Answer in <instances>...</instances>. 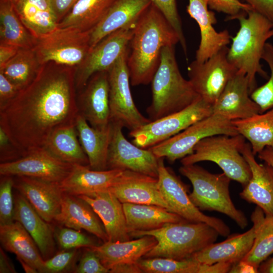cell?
<instances>
[{
    "label": "cell",
    "instance_id": "6da1fadb",
    "mask_svg": "<svg viewBox=\"0 0 273 273\" xmlns=\"http://www.w3.org/2000/svg\"><path fill=\"white\" fill-rule=\"evenodd\" d=\"M75 71L54 62L43 64L34 80L0 109V126L21 157L43 148L57 128L75 123Z\"/></svg>",
    "mask_w": 273,
    "mask_h": 273
},
{
    "label": "cell",
    "instance_id": "7a4b0ae2",
    "mask_svg": "<svg viewBox=\"0 0 273 273\" xmlns=\"http://www.w3.org/2000/svg\"><path fill=\"white\" fill-rule=\"evenodd\" d=\"M179 42L177 33L151 3L137 21L130 42L127 65L133 86L151 82L159 66L162 49Z\"/></svg>",
    "mask_w": 273,
    "mask_h": 273
},
{
    "label": "cell",
    "instance_id": "3957f363",
    "mask_svg": "<svg viewBox=\"0 0 273 273\" xmlns=\"http://www.w3.org/2000/svg\"><path fill=\"white\" fill-rule=\"evenodd\" d=\"M235 20L239 21L240 28L232 37L228 59L238 70L246 73L251 94L256 88V74L268 77L260 60L267 40L273 37V24L254 11L242 13Z\"/></svg>",
    "mask_w": 273,
    "mask_h": 273
},
{
    "label": "cell",
    "instance_id": "277c9868",
    "mask_svg": "<svg viewBox=\"0 0 273 273\" xmlns=\"http://www.w3.org/2000/svg\"><path fill=\"white\" fill-rule=\"evenodd\" d=\"M151 83L152 102L147 112L151 121L178 112L200 97L180 72L174 46L162 49L160 64Z\"/></svg>",
    "mask_w": 273,
    "mask_h": 273
},
{
    "label": "cell",
    "instance_id": "5b68a950",
    "mask_svg": "<svg viewBox=\"0 0 273 273\" xmlns=\"http://www.w3.org/2000/svg\"><path fill=\"white\" fill-rule=\"evenodd\" d=\"M129 235L135 238L152 236L156 239L157 244L145 255V258L164 257L175 260L191 258L215 243L219 235L206 223L187 220L167 223L157 229L133 232Z\"/></svg>",
    "mask_w": 273,
    "mask_h": 273
},
{
    "label": "cell",
    "instance_id": "8992f818",
    "mask_svg": "<svg viewBox=\"0 0 273 273\" xmlns=\"http://www.w3.org/2000/svg\"><path fill=\"white\" fill-rule=\"evenodd\" d=\"M179 171L191 181L193 191L189 197L201 211L221 213L241 229L247 226L246 215L235 207L231 199L229 186L232 179L224 172L212 173L196 164L182 165Z\"/></svg>",
    "mask_w": 273,
    "mask_h": 273
},
{
    "label": "cell",
    "instance_id": "52a82bcc",
    "mask_svg": "<svg viewBox=\"0 0 273 273\" xmlns=\"http://www.w3.org/2000/svg\"><path fill=\"white\" fill-rule=\"evenodd\" d=\"M242 135L218 134L206 138L194 147L193 154L181 159L182 165L194 164L201 161L215 163L229 177L245 187L251 171L241 149L245 143Z\"/></svg>",
    "mask_w": 273,
    "mask_h": 273
},
{
    "label": "cell",
    "instance_id": "ba28073f",
    "mask_svg": "<svg viewBox=\"0 0 273 273\" xmlns=\"http://www.w3.org/2000/svg\"><path fill=\"white\" fill-rule=\"evenodd\" d=\"M90 31L74 27H59L37 37L33 48L41 65L49 62L75 67L90 51Z\"/></svg>",
    "mask_w": 273,
    "mask_h": 273
},
{
    "label": "cell",
    "instance_id": "9c48e42d",
    "mask_svg": "<svg viewBox=\"0 0 273 273\" xmlns=\"http://www.w3.org/2000/svg\"><path fill=\"white\" fill-rule=\"evenodd\" d=\"M238 134L232 120L212 113L179 133L149 149L157 158H165L169 162H174L193 154L195 146L206 138L218 134Z\"/></svg>",
    "mask_w": 273,
    "mask_h": 273
},
{
    "label": "cell",
    "instance_id": "30bf717a",
    "mask_svg": "<svg viewBox=\"0 0 273 273\" xmlns=\"http://www.w3.org/2000/svg\"><path fill=\"white\" fill-rule=\"evenodd\" d=\"M212 114V105L199 97L185 109L151 121L130 131L132 143L144 149L150 148L179 133L193 123Z\"/></svg>",
    "mask_w": 273,
    "mask_h": 273
},
{
    "label": "cell",
    "instance_id": "8fae6325",
    "mask_svg": "<svg viewBox=\"0 0 273 273\" xmlns=\"http://www.w3.org/2000/svg\"><path fill=\"white\" fill-rule=\"evenodd\" d=\"M128 51L123 54L108 71L109 103L110 122H118L132 131L151 120L141 114L132 98L127 65Z\"/></svg>",
    "mask_w": 273,
    "mask_h": 273
},
{
    "label": "cell",
    "instance_id": "7c38bea8",
    "mask_svg": "<svg viewBox=\"0 0 273 273\" xmlns=\"http://www.w3.org/2000/svg\"><path fill=\"white\" fill-rule=\"evenodd\" d=\"M163 159L159 161L158 186L171 212L188 221L206 223L220 236H229L230 229L223 220L205 215L192 203L185 185L165 166Z\"/></svg>",
    "mask_w": 273,
    "mask_h": 273
},
{
    "label": "cell",
    "instance_id": "4fadbf2b",
    "mask_svg": "<svg viewBox=\"0 0 273 273\" xmlns=\"http://www.w3.org/2000/svg\"><path fill=\"white\" fill-rule=\"evenodd\" d=\"M228 51L224 47L204 62L195 60L188 67L189 80L195 91L212 106L238 70L229 61Z\"/></svg>",
    "mask_w": 273,
    "mask_h": 273
},
{
    "label": "cell",
    "instance_id": "5bb4252c",
    "mask_svg": "<svg viewBox=\"0 0 273 273\" xmlns=\"http://www.w3.org/2000/svg\"><path fill=\"white\" fill-rule=\"evenodd\" d=\"M107 169L128 170L157 178L159 159L150 149L139 147L129 142L122 132L123 126L111 121Z\"/></svg>",
    "mask_w": 273,
    "mask_h": 273
},
{
    "label": "cell",
    "instance_id": "9a60e30c",
    "mask_svg": "<svg viewBox=\"0 0 273 273\" xmlns=\"http://www.w3.org/2000/svg\"><path fill=\"white\" fill-rule=\"evenodd\" d=\"M134 28L117 30L90 50L82 63L76 68V88L82 89L96 73L108 72L119 58L128 51Z\"/></svg>",
    "mask_w": 273,
    "mask_h": 273
},
{
    "label": "cell",
    "instance_id": "2e32d148",
    "mask_svg": "<svg viewBox=\"0 0 273 273\" xmlns=\"http://www.w3.org/2000/svg\"><path fill=\"white\" fill-rule=\"evenodd\" d=\"M73 165L43 147L15 161L1 163L0 174L31 177L60 184L70 172Z\"/></svg>",
    "mask_w": 273,
    "mask_h": 273
},
{
    "label": "cell",
    "instance_id": "e0dca14e",
    "mask_svg": "<svg viewBox=\"0 0 273 273\" xmlns=\"http://www.w3.org/2000/svg\"><path fill=\"white\" fill-rule=\"evenodd\" d=\"M212 107V113L232 121L261 113L259 106L250 97L248 77L240 70L229 81Z\"/></svg>",
    "mask_w": 273,
    "mask_h": 273
},
{
    "label": "cell",
    "instance_id": "ac0fdd59",
    "mask_svg": "<svg viewBox=\"0 0 273 273\" xmlns=\"http://www.w3.org/2000/svg\"><path fill=\"white\" fill-rule=\"evenodd\" d=\"M82 89L77 99L79 113L93 127H107L110 123L108 72L94 74Z\"/></svg>",
    "mask_w": 273,
    "mask_h": 273
},
{
    "label": "cell",
    "instance_id": "d6986e66",
    "mask_svg": "<svg viewBox=\"0 0 273 273\" xmlns=\"http://www.w3.org/2000/svg\"><path fill=\"white\" fill-rule=\"evenodd\" d=\"M108 190L122 203L153 205L171 212L159 191L157 178L123 170Z\"/></svg>",
    "mask_w": 273,
    "mask_h": 273
},
{
    "label": "cell",
    "instance_id": "ffe728a7",
    "mask_svg": "<svg viewBox=\"0 0 273 273\" xmlns=\"http://www.w3.org/2000/svg\"><path fill=\"white\" fill-rule=\"evenodd\" d=\"M14 177V188L27 199L39 215L49 223L56 221L64 195L60 183L24 176Z\"/></svg>",
    "mask_w": 273,
    "mask_h": 273
},
{
    "label": "cell",
    "instance_id": "44dd1931",
    "mask_svg": "<svg viewBox=\"0 0 273 273\" xmlns=\"http://www.w3.org/2000/svg\"><path fill=\"white\" fill-rule=\"evenodd\" d=\"M241 153L251 171V178L240 193L241 198L260 207L265 214L273 215V167L268 163H258L250 144L245 143Z\"/></svg>",
    "mask_w": 273,
    "mask_h": 273
},
{
    "label": "cell",
    "instance_id": "7402d4cb",
    "mask_svg": "<svg viewBox=\"0 0 273 273\" xmlns=\"http://www.w3.org/2000/svg\"><path fill=\"white\" fill-rule=\"evenodd\" d=\"M209 0H189L187 11L198 24L201 39L195 60L203 63L227 46L232 38L228 30L217 32L213 25L217 23L215 14L208 10Z\"/></svg>",
    "mask_w": 273,
    "mask_h": 273
},
{
    "label": "cell",
    "instance_id": "603a6c76",
    "mask_svg": "<svg viewBox=\"0 0 273 273\" xmlns=\"http://www.w3.org/2000/svg\"><path fill=\"white\" fill-rule=\"evenodd\" d=\"M151 3L150 0H114L103 18L90 31V49L117 30L134 28Z\"/></svg>",
    "mask_w": 273,
    "mask_h": 273
},
{
    "label": "cell",
    "instance_id": "cb8c5ba5",
    "mask_svg": "<svg viewBox=\"0 0 273 273\" xmlns=\"http://www.w3.org/2000/svg\"><path fill=\"white\" fill-rule=\"evenodd\" d=\"M78 197L91 206L101 219L108 241L130 240L122 203L109 190Z\"/></svg>",
    "mask_w": 273,
    "mask_h": 273
},
{
    "label": "cell",
    "instance_id": "d4e9b609",
    "mask_svg": "<svg viewBox=\"0 0 273 273\" xmlns=\"http://www.w3.org/2000/svg\"><path fill=\"white\" fill-rule=\"evenodd\" d=\"M14 220L20 222L31 236L44 260L53 256L55 231L19 192L14 195Z\"/></svg>",
    "mask_w": 273,
    "mask_h": 273
},
{
    "label": "cell",
    "instance_id": "484cf974",
    "mask_svg": "<svg viewBox=\"0 0 273 273\" xmlns=\"http://www.w3.org/2000/svg\"><path fill=\"white\" fill-rule=\"evenodd\" d=\"M152 236H144L126 241H107L89 248L99 257L110 272L112 268L125 264L138 263L157 244Z\"/></svg>",
    "mask_w": 273,
    "mask_h": 273
},
{
    "label": "cell",
    "instance_id": "4316f807",
    "mask_svg": "<svg viewBox=\"0 0 273 273\" xmlns=\"http://www.w3.org/2000/svg\"><path fill=\"white\" fill-rule=\"evenodd\" d=\"M55 221L66 227L85 230L103 242L108 241L103 224L98 215L78 196L64 193L60 212Z\"/></svg>",
    "mask_w": 273,
    "mask_h": 273
},
{
    "label": "cell",
    "instance_id": "83f0119b",
    "mask_svg": "<svg viewBox=\"0 0 273 273\" xmlns=\"http://www.w3.org/2000/svg\"><path fill=\"white\" fill-rule=\"evenodd\" d=\"M123 170H96L89 166L74 164L69 174L60 184L65 194L87 195L108 190Z\"/></svg>",
    "mask_w": 273,
    "mask_h": 273
},
{
    "label": "cell",
    "instance_id": "f1b7e54d",
    "mask_svg": "<svg viewBox=\"0 0 273 273\" xmlns=\"http://www.w3.org/2000/svg\"><path fill=\"white\" fill-rule=\"evenodd\" d=\"M256 225L242 234H235L225 240L213 243L194 254L191 258L203 264L218 262L233 264L242 260L251 249L256 235Z\"/></svg>",
    "mask_w": 273,
    "mask_h": 273
},
{
    "label": "cell",
    "instance_id": "f546056e",
    "mask_svg": "<svg viewBox=\"0 0 273 273\" xmlns=\"http://www.w3.org/2000/svg\"><path fill=\"white\" fill-rule=\"evenodd\" d=\"M79 141L92 169H107L108 151L111 134V124L104 129L95 128L79 113L75 121Z\"/></svg>",
    "mask_w": 273,
    "mask_h": 273
},
{
    "label": "cell",
    "instance_id": "4dcf8cb0",
    "mask_svg": "<svg viewBox=\"0 0 273 273\" xmlns=\"http://www.w3.org/2000/svg\"><path fill=\"white\" fill-rule=\"evenodd\" d=\"M0 241L6 250L41 272L44 260L34 240L20 222L14 220L0 225Z\"/></svg>",
    "mask_w": 273,
    "mask_h": 273
},
{
    "label": "cell",
    "instance_id": "1f68e13d",
    "mask_svg": "<svg viewBox=\"0 0 273 273\" xmlns=\"http://www.w3.org/2000/svg\"><path fill=\"white\" fill-rule=\"evenodd\" d=\"M14 5L20 19L36 38L58 27L52 0H18Z\"/></svg>",
    "mask_w": 273,
    "mask_h": 273
},
{
    "label": "cell",
    "instance_id": "d6a6232c",
    "mask_svg": "<svg viewBox=\"0 0 273 273\" xmlns=\"http://www.w3.org/2000/svg\"><path fill=\"white\" fill-rule=\"evenodd\" d=\"M129 233L160 228L167 223L186 220L166 209L153 205L122 203Z\"/></svg>",
    "mask_w": 273,
    "mask_h": 273
},
{
    "label": "cell",
    "instance_id": "836d02e7",
    "mask_svg": "<svg viewBox=\"0 0 273 273\" xmlns=\"http://www.w3.org/2000/svg\"><path fill=\"white\" fill-rule=\"evenodd\" d=\"M61 160L71 164L89 165L88 158L78 139L75 123L54 130L43 147Z\"/></svg>",
    "mask_w": 273,
    "mask_h": 273
},
{
    "label": "cell",
    "instance_id": "e575fe53",
    "mask_svg": "<svg viewBox=\"0 0 273 273\" xmlns=\"http://www.w3.org/2000/svg\"><path fill=\"white\" fill-rule=\"evenodd\" d=\"M232 122L238 133L249 142L255 155L266 147L273 149V108L264 113Z\"/></svg>",
    "mask_w": 273,
    "mask_h": 273
},
{
    "label": "cell",
    "instance_id": "d590c367",
    "mask_svg": "<svg viewBox=\"0 0 273 273\" xmlns=\"http://www.w3.org/2000/svg\"><path fill=\"white\" fill-rule=\"evenodd\" d=\"M36 39L19 18L13 3L10 0H1V43L29 49L33 48Z\"/></svg>",
    "mask_w": 273,
    "mask_h": 273
},
{
    "label": "cell",
    "instance_id": "8d00e7d4",
    "mask_svg": "<svg viewBox=\"0 0 273 273\" xmlns=\"http://www.w3.org/2000/svg\"><path fill=\"white\" fill-rule=\"evenodd\" d=\"M114 0H78L59 22V27H74L83 31L93 29Z\"/></svg>",
    "mask_w": 273,
    "mask_h": 273
},
{
    "label": "cell",
    "instance_id": "74e56055",
    "mask_svg": "<svg viewBox=\"0 0 273 273\" xmlns=\"http://www.w3.org/2000/svg\"><path fill=\"white\" fill-rule=\"evenodd\" d=\"M42 65L33 48H20L13 58L0 67V72L21 90L34 80Z\"/></svg>",
    "mask_w": 273,
    "mask_h": 273
},
{
    "label": "cell",
    "instance_id": "f35d334b",
    "mask_svg": "<svg viewBox=\"0 0 273 273\" xmlns=\"http://www.w3.org/2000/svg\"><path fill=\"white\" fill-rule=\"evenodd\" d=\"M251 219L256 225V235L251 249L242 260L259 267L273 253V215L265 214L256 206Z\"/></svg>",
    "mask_w": 273,
    "mask_h": 273
},
{
    "label": "cell",
    "instance_id": "ab89813d",
    "mask_svg": "<svg viewBox=\"0 0 273 273\" xmlns=\"http://www.w3.org/2000/svg\"><path fill=\"white\" fill-rule=\"evenodd\" d=\"M138 265L142 272L199 273L201 263L192 258L175 260L164 257L141 258Z\"/></svg>",
    "mask_w": 273,
    "mask_h": 273
},
{
    "label": "cell",
    "instance_id": "60d3db41",
    "mask_svg": "<svg viewBox=\"0 0 273 273\" xmlns=\"http://www.w3.org/2000/svg\"><path fill=\"white\" fill-rule=\"evenodd\" d=\"M262 59L268 65L270 76L262 86L256 88L251 94V99L259 106L261 113L273 108V45L267 42L265 44Z\"/></svg>",
    "mask_w": 273,
    "mask_h": 273
},
{
    "label": "cell",
    "instance_id": "b9f144b4",
    "mask_svg": "<svg viewBox=\"0 0 273 273\" xmlns=\"http://www.w3.org/2000/svg\"><path fill=\"white\" fill-rule=\"evenodd\" d=\"M12 176L2 175L0 181V225L14 221V195Z\"/></svg>",
    "mask_w": 273,
    "mask_h": 273
},
{
    "label": "cell",
    "instance_id": "7bdbcfd3",
    "mask_svg": "<svg viewBox=\"0 0 273 273\" xmlns=\"http://www.w3.org/2000/svg\"><path fill=\"white\" fill-rule=\"evenodd\" d=\"M55 238L61 248L64 250L89 248L96 245L95 241L80 231L68 227L58 229Z\"/></svg>",
    "mask_w": 273,
    "mask_h": 273
},
{
    "label": "cell",
    "instance_id": "ee69618b",
    "mask_svg": "<svg viewBox=\"0 0 273 273\" xmlns=\"http://www.w3.org/2000/svg\"><path fill=\"white\" fill-rule=\"evenodd\" d=\"M161 11L167 20L175 30L179 38V43L187 55L186 41L182 28L181 22L178 15L175 0H150Z\"/></svg>",
    "mask_w": 273,
    "mask_h": 273
},
{
    "label": "cell",
    "instance_id": "f6af8a7d",
    "mask_svg": "<svg viewBox=\"0 0 273 273\" xmlns=\"http://www.w3.org/2000/svg\"><path fill=\"white\" fill-rule=\"evenodd\" d=\"M78 248L65 250L44 260L41 273L67 272L73 266L78 255Z\"/></svg>",
    "mask_w": 273,
    "mask_h": 273
},
{
    "label": "cell",
    "instance_id": "bcb514c9",
    "mask_svg": "<svg viewBox=\"0 0 273 273\" xmlns=\"http://www.w3.org/2000/svg\"><path fill=\"white\" fill-rule=\"evenodd\" d=\"M208 7L212 10L228 15L226 20H235L240 14L253 11L249 5L239 0H209Z\"/></svg>",
    "mask_w": 273,
    "mask_h": 273
},
{
    "label": "cell",
    "instance_id": "7dc6e473",
    "mask_svg": "<svg viewBox=\"0 0 273 273\" xmlns=\"http://www.w3.org/2000/svg\"><path fill=\"white\" fill-rule=\"evenodd\" d=\"M81 256L74 272L76 273H107L109 269L101 261L96 254L89 248Z\"/></svg>",
    "mask_w": 273,
    "mask_h": 273
},
{
    "label": "cell",
    "instance_id": "c3c4849f",
    "mask_svg": "<svg viewBox=\"0 0 273 273\" xmlns=\"http://www.w3.org/2000/svg\"><path fill=\"white\" fill-rule=\"evenodd\" d=\"M1 162L15 161L21 158V154L6 131L0 126Z\"/></svg>",
    "mask_w": 273,
    "mask_h": 273
},
{
    "label": "cell",
    "instance_id": "681fc988",
    "mask_svg": "<svg viewBox=\"0 0 273 273\" xmlns=\"http://www.w3.org/2000/svg\"><path fill=\"white\" fill-rule=\"evenodd\" d=\"M20 89L0 72V109L12 100Z\"/></svg>",
    "mask_w": 273,
    "mask_h": 273
},
{
    "label": "cell",
    "instance_id": "f907efd6",
    "mask_svg": "<svg viewBox=\"0 0 273 273\" xmlns=\"http://www.w3.org/2000/svg\"><path fill=\"white\" fill-rule=\"evenodd\" d=\"M249 5L252 10L262 15L273 24V0H239Z\"/></svg>",
    "mask_w": 273,
    "mask_h": 273
},
{
    "label": "cell",
    "instance_id": "816d5d0a",
    "mask_svg": "<svg viewBox=\"0 0 273 273\" xmlns=\"http://www.w3.org/2000/svg\"><path fill=\"white\" fill-rule=\"evenodd\" d=\"M78 0H52L58 23L67 14Z\"/></svg>",
    "mask_w": 273,
    "mask_h": 273
},
{
    "label": "cell",
    "instance_id": "f5cc1de1",
    "mask_svg": "<svg viewBox=\"0 0 273 273\" xmlns=\"http://www.w3.org/2000/svg\"><path fill=\"white\" fill-rule=\"evenodd\" d=\"M19 49L15 46L0 43V67L13 58Z\"/></svg>",
    "mask_w": 273,
    "mask_h": 273
},
{
    "label": "cell",
    "instance_id": "db71d44e",
    "mask_svg": "<svg viewBox=\"0 0 273 273\" xmlns=\"http://www.w3.org/2000/svg\"><path fill=\"white\" fill-rule=\"evenodd\" d=\"M258 268L251 263L241 260L232 265L229 272L256 273L258 272Z\"/></svg>",
    "mask_w": 273,
    "mask_h": 273
},
{
    "label": "cell",
    "instance_id": "11a10c76",
    "mask_svg": "<svg viewBox=\"0 0 273 273\" xmlns=\"http://www.w3.org/2000/svg\"><path fill=\"white\" fill-rule=\"evenodd\" d=\"M0 272H17L14 265L2 247L0 248Z\"/></svg>",
    "mask_w": 273,
    "mask_h": 273
},
{
    "label": "cell",
    "instance_id": "9f6ffc18",
    "mask_svg": "<svg viewBox=\"0 0 273 273\" xmlns=\"http://www.w3.org/2000/svg\"><path fill=\"white\" fill-rule=\"evenodd\" d=\"M111 273H141L138 263L134 264H125L112 268L110 270Z\"/></svg>",
    "mask_w": 273,
    "mask_h": 273
},
{
    "label": "cell",
    "instance_id": "6f0895ef",
    "mask_svg": "<svg viewBox=\"0 0 273 273\" xmlns=\"http://www.w3.org/2000/svg\"><path fill=\"white\" fill-rule=\"evenodd\" d=\"M257 155L260 160L268 163L273 167V149L269 147H266Z\"/></svg>",
    "mask_w": 273,
    "mask_h": 273
},
{
    "label": "cell",
    "instance_id": "680465c9",
    "mask_svg": "<svg viewBox=\"0 0 273 273\" xmlns=\"http://www.w3.org/2000/svg\"><path fill=\"white\" fill-rule=\"evenodd\" d=\"M258 272L273 273V256L267 259L260 264Z\"/></svg>",
    "mask_w": 273,
    "mask_h": 273
},
{
    "label": "cell",
    "instance_id": "91938a15",
    "mask_svg": "<svg viewBox=\"0 0 273 273\" xmlns=\"http://www.w3.org/2000/svg\"><path fill=\"white\" fill-rule=\"evenodd\" d=\"M17 260L19 261L20 263L21 264L22 268H23L24 270L26 273H36L38 272L37 270L32 267L31 265H30L29 264L27 263L24 260H23L21 259L20 258H17Z\"/></svg>",
    "mask_w": 273,
    "mask_h": 273
},
{
    "label": "cell",
    "instance_id": "94428289",
    "mask_svg": "<svg viewBox=\"0 0 273 273\" xmlns=\"http://www.w3.org/2000/svg\"><path fill=\"white\" fill-rule=\"evenodd\" d=\"M11 1H12L13 4L15 3L18 0H10Z\"/></svg>",
    "mask_w": 273,
    "mask_h": 273
}]
</instances>
